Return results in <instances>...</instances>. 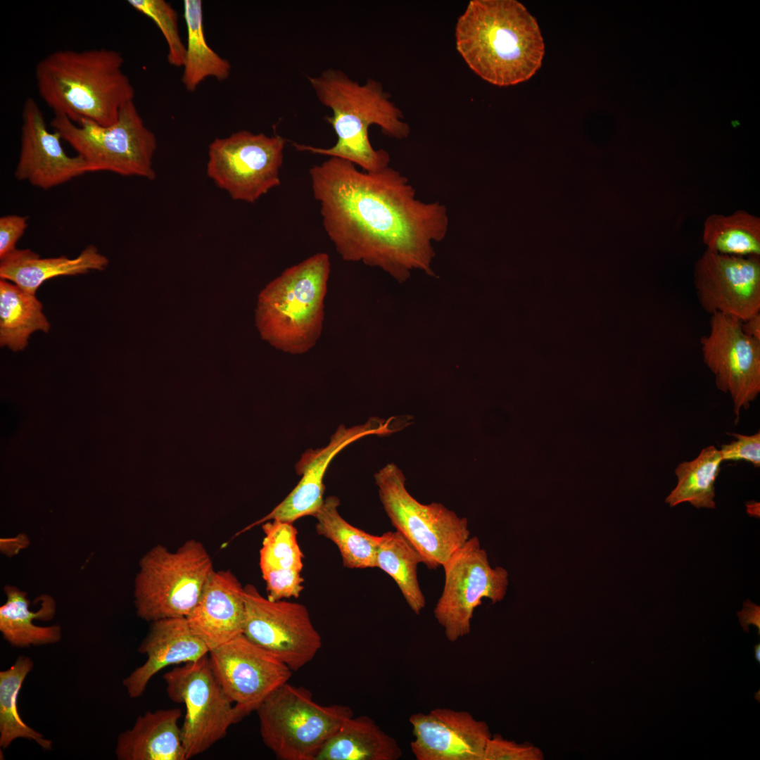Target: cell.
I'll use <instances>...</instances> for the list:
<instances>
[{"instance_id": "ffe728a7", "label": "cell", "mask_w": 760, "mask_h": 760, "mask_svg": "<svg viewBox=\"0 0 760 760\" xmlns=\"http://www.w3.org/2000/svg\"><path fill=\"white\" fill-rule=\"evenodd\" d=\"M209 652L243 634L244 587L230 570H215L186 617Z\"/></svg>"}, {"instance_id": "7402d4cb", "label": "cell", "mask_w": 760, "mask_h": 760, "mask_svg": "<svg viewBox=\"0 0 760 760\" xmlns=\"http://www.w3.org/2000/svg\"><path fill=\"white\" fill-rule=\"evenodd\" d=\"M180 709L147 711L133 727L120 734L115 748L119 760H186Z\"/></svg>"}, {"instance_id": "7a4b0ae2", "label": "cell", "mask_w": 760, "mask_h": 760, "mask_svg": "<svg viewBox=\"0 0 760 760\" xmlns=\"http://www.w3.org/2000/svg\"><path fill=\"white\" fill-rule=\"evenodd\" d=\"M456 49L469 68L499 87L529 80L545 44L536 18L516 0H471L457 19Z\"/></svg>"}, {"instance_id": "d6a6232c", "label": "cell", "mask_w": 760, "mask_h": 760, "mask_svg": "<svg viewBox=\"0 0 760 760\" xmlns=\"http://www.w3.org/2000/svg\"><path fill=\"white\" fill-rule=\"evenodd\" d=\"M262 524L264 538L259 561L262 575L290 570L301 572L304 555L293 523L271 520Z\"/></svg>"}, {"instance_id": "3957f363", "label": "cell", "mask_w": 760, "mask_h": 760, "mask_svg": "<svg viewBox=\"0 0 760 760\" xmlns=\"http://www.w3.org/2000/svg\"><path fill=\"white\" fill-rule=\"evenodd\" d=\"M308 79L319 101L331 110L326 120L334 129L337 141L329 148L298 143L293 144L294 148L346 160L366 172L388 167L390 156L386 151L372 146L369 127L377 125L383 134L396 139L408 137L410 127L382 84L372 79L360 84L343 70L334 68Z\"/></svg>"}, {"instance_id": "d590c367", "label": "cell", "mask_w": 760, "mask_h": 760, "mask_svg": "<svg viewBox=\"0 0 760 760\" xmlns=\"http://www.w3.org/2000/svg\"><path fill=\"white\" fill-rule=\"evenodd\" d=\"M735 440L723 444L719 450L723 461L744 460L760 467V431L752 435L727 433Z\"/></svg>"}, {"instance_id": "e575fe53", "label": "cell", "mask_w": 760, "mask_h": 760, "mask_svg": "<svg viewBox=\"0 0 760 760\" xmlns=\"http://www.w3.org/2000/svg\"><path fill=\"white\" fill-rule=\"evenodd\" d=\"M543 752L529 744H519L498 735L488 740L483 760H542Z\"/></svg>"}, {"instance_id": "f1b7e54d", "label": "cell", "mask_w": 760, "mask_h": 760, "mask_svg": "<svg viewBox=\"0 0 760 760\" xmlns=\"http://www.w3.org/2000/svg\"><path fill=\"white\" fill-rule=\"evenodd\" d=\"M420 563H424L421 555L398 531H388L380 536L375 567L394 580L407 604L416 614H419L426 606L417 576Z\"/></svg>"}, {"instance_id": "6da1fadb", "label": "cell", "mask_w": 760, "mask_h": 760, "mask_svg": "<svg viewBox=\"0 0 760 760\" xmlns=\"http://www.w3.org/2000/svg\"><path fill=\"white\" fill-rule=\"evenodd\" d=\"M309 175L323 227L343 260L379 267L400 282L414 270L434 274L433 243L449 227L445 205L417 198L407 178L389 166L361 171L330 157Z\"/></svg>"}, {"instance_id": "74e56055", "label": "cell", "mask_w": 760, "mask_h": 760, "mask_svg": "<svg viewBox=\"0 0 760 760\" xmlns=\"http://www.w3.org/2000/svg\"><path fill=\"white\" fill-rule=\"evenodd\" d=\"M28 217L8 215L0 217V260H3L17 248L16 243L26 230Z\"/></svg>"}, {"instance_id": "5bb4252c", "label": "cell", "mask_w": 760, "mask_h": 760, "mask_svg": "<svg viewBox=\"0 0 760 760\" xmlns=\"http://www.w3.org/2000/svg\"><path fill=\"white\" fill-rule=\"evenodd\" d=\"M703 360L717 389L730 395L738 418L760 393V341L747 336L741 321L714 313L710 331L701 339Z\"/></svg>"}, {"instance_id": "d6986e66", "label": "cell", "mask_w": 760, "mask_h": 760, "mask_svg": "<svg viewBox=\"0 0 760 760\" xmlns=\"http://www.w3.org/2000/svg\"><path fill=\"white\" fill-rule=\"evenodd\" d=\"M409 721L410 749L417 760H483L491 737L488 724L466 711L436 708Z\"/></svg>"}, {"instance_id": "484cf974", "label": "cell", "mask_w": 760, "mask_h": 760, "mask_svg": "<svg viewBox=\"0 0 760 760\" xmlns=\"http://www.w3.org/2000/svg\"><path fill=\"white\" fill-rule=\"evenodd\" d=\"M36 296L13 283L0 280V344L13 351L25 349L32 334L50 329Z\"/></svg>"}, {"instance_id": "2e32d148", "label": "cell", "mask_w": 760, "mask_h": 760, "mask_svg": "<svg viewBox=\"0 0 760 760\" xmlns=\"http://www.w3.org/2000/svg\"><path fill=\"white\" fill-rule=\"evenodd\" d=\"M694 284L702 308L741 322L760 312V256L706 250L696 262Z\"/></svg>"}, {"instance_id": "52a82bcc", "label": "cell", "mask_w": 760, "mask_h": 760, "mask_svg": "<svg viewBox=\"0 0 760 760\" xmlns=\"http://www.w3.org/2000/svg\"><path fill=\"white\" fill-rule=\"evenodd\" d=\"M265 745L279 760H315L324 743L353 716L348 706H323L311 692L288 682L257 709Z\"/></svg>"}, {"instance_id": "f546056e", "label": "cell", "mask_w": 760, "mask_h": 760, "mask_svg": "<svg viewBox=\"0 0 760 760\" xmlns=\"http://www.w3.org/2000/svg\"><path fill=\"white\" fill-rule=\"evenodd\" d=\"M722 462L719 450L711 445L695 459L679 463L674 471L677 484L665 502L671 507L689 502L697 509L716 508L714 485Z\"/></svg>"}, {"instance_id": "60d3db41", "label": "cell", "mask_w": 760, "mask_h": 760, "mask_svg": "<svg viewBox=\"0 0 760 760\" xmlns=\"http://www.w3.org/2000/svg\"><path fill=\"white\" fill-rule=\"evenodd\" d=\"M741 326L747 336L760 341V312L741 322Z\"/></svg>"}, {"instance_id": "ba28073f", "label": "cell", "mask_w": 760, "mask_h": 760, "mask_svg": "<svg viewBox=\"0 0 760 760\" xmlns=\"http://www.w3.org/2000/svg\"><path fill=\"white\" fill-rule=\"evenodd\" d=\"M51 126L84 159L88 172L156 177L153 158L157 139L145 125L134 100L122 108L116 122L108 126L89 121L76 124L62 115H54Z\"/></svg>"}, {"instance_id": "836d02e7", "label": "cell", "mask_w": 760, "mask_h": 760, "mask_svg": "<svg viewBox=\"0 0 760 760\" xmlns=\"http://www.w3.org/2000/svg\"><path fill=\"white\" fill-rule=\"evenodd\" d=\"M134 9L151 19L162 32L167 45V61L175 67H183L186 45L179 30L176 11L164 0H128Z\"/></svg>"}, {"instance_id": "e0dca14e", "label": "cell", "mask_w": 760, "mask_h": 760, "mask_svg": "<svg viewBox=\"0 0 760 760\" xmlns=\"http://www.w3.org/2000/svg\"><path fill=\"white\" fill-rule=\"evenodd\" d=\"M395 417L383 419L372 417L364 424L346 427L341 424L331 435L324 447L306 450L296 463V470L301 479L271 512L255 522L253 526L265 521L279 520L293 523L305 516H315L324 502V477L334 457L350 443L369 435L387 436L400 430Z\"/></svg>"}, {"instance_id": "ac0fdd59", "label": "cell", "mask_w": 760, "mask_h": 760, "mask_svg": "<svg viewBox=\"0 0 760 760\" xmlns=\"http://www.w3.org/2000/svg\"><path fill=\"white\" fill-rule=\"evenodd\" d=\"M61 134L50 132L44 114L33 98L26 99L22 110L20 149L15 177L47 190L88 173L80 156H69Z\"/></svg>"}, {"instance_id": "83f0119b", "label": "cell", "mask_w": 760, "mask_h": 760, "mask_svg": "<svg viewBox=\"0 0 760 760\" xmlns=\"http://www.w3.org/2000/svg\"><path fill=\"white\" fill-rule=\"evenodd\" d=\"M184 16L187 37L182 82L186 89L195 91L208 77L220 81L227 79L230 63L208 45L205 37L202 1L184 0Z\"/></svg>"}, {"instance_id": "b9f144b4", "label": "cell", "mask_w": 760, "mask_h": 760, "mask_svg": "<svg viewBox=\"0 0 760 760\" xmlns=\"http://www.w3.org/2000/svg\"><path fill=\"white\" fill-rule=\"evenodd\" d=\"M754 657L758 663H760V644L758 643L754 646Z\"/></svg>"}, {"instance_id": "5b68a950", "label": "cell", "mask_w": 760, "mask_h": 760, "mask_svg": "<svg viewBox=\"0 0 760 760\" xmlns=\"http://www.w3.org/2000/svg\"><path fill=\"white\" fill-rule=\"evenodd\" d=\"M330 271L329 255L317 253L270 281L258 296L255 312L262 338L293 355L313 348L322 333Z\"/></svg>"}, {"instance_id": "7c38bea8", "label": "cell", "mask_w": 760, "mask_h": 760, "mask_svg": "<svg viewBox=\"0 0 760 760\" xmlns=\"http://www.w3.org/2000/svg\"><path fill=\"white\" fill-rule=\"evenodd\" d=\"M442 566L444 585L433 614L446 638L455 642L470 633L474 609L483 598L493 604L504 599L508 572L501 566L491 567L476 536L469 538Z\"/></svg>"}, {"instance_id": "cb8c5ba5", "label": "cell", "mask_w": 760, "mask_h": 760, "mask_svg": "<svg viewBox=\"0 0 760 760\" xmlns=\"http://www.w3.org/2000/svg\"><path fill=\"white\" fill-rule=\"evenodd\" d=\"M6 602L0 607V631L11 645L27 647L58 642L61 638V628L58 625L40 626L34 620L50 621L56 614V602L46 594L37 597L39 608L30 609L27 593L15 586L4 588Z\"/></svg>"}, {"instance_id": "8992f818", "label": "cell", "mask_w": 760, "mask_h": 760, "mask_svg": "<svg viewBox=\"0 0 760 760\" xmlns=\"http://www.w3.org/2000/svg\"><path fill=\"white\" fill-rule=\"evenodd\" d=\"M214 571L200 541L189 540L174 551L154 546L141 559L134 581L137 616L149 622L186 617Z\"/></svg>"}, {"instance_id": "4dcf8cb0", "label": "cell", "mask_w": 760, "mask_h": 760, "mask_svg": "<svg viewBox=\"0 0 760 760\" xmlns=\"http://www.w3.org/2000/svg\"><path fill=\"white\" fill-rule=\"evenodd\" d=\"M707 249L723 255L760 256V218L745 210L713 214L704 224Z\"/></svg>"}, {"instance_id": "9c48e42d", "label": "cell", "mask_w": 760, "mask_h": 760, "mask_svg": "<svg viewBox=\"0 0 760 760\" xmlns=\"http://www.w3.org/2000/svg\"><path fill=\"white\" fill-rule=\"evenodd\" d=\"M384 510L396 531L421 555L431 569L442 566L469 538L468 520L443 505H424L405 487L402 471L389 463L374 475Z\"/></svg>"}, {"instance_id": "1f68e13d", "label": "cell", "mask_w": 760, "mask_h": 760, "mask_svg": "<svg viewBox=\"0 0 760 760\" xmlns=\"http://www.w3.org/2000/svg\"><path fill=\"white\" fill-rule=\"evenodd\" d=\"M32 668V661L20 656L8 669L0 672V747L3 749L15 739L26 738L35 741L44 749H51V740L27 726L18 711V693Z\"/></svg>"}, {"instance_id": "4fadbf2b", "label": "cell", "mask_w": 760, "mask_h": 760, "mask_svg": "<svg viewBox=\"0 0 760 760\" xmlns=\"http://www.w3.org/2000/svg\"><path fill=\"white\" fill-rule=\"evenodd\" d=\"M243 634L269 652L293 672L315 657L322 641L302 604L271 600L253 585L244 587Z\"/></svg>"}, {"instance_id": "9a60e30c", "label": "cell", "mask_w": 760, "mask_h": 760, "mask_svg": "<svg viewBox=\"0 0 760 760\" xmlns=\"http://www.w3.org/2000/svg\"><path fill=\"white\" fill-rule=\"evenodd\" d=\"M208 655L211 668L240 721L256 711L293 673L243 634L210 650Z\"/></svg>"}, {"instance_id": "8d00e7d4", "label": "cell", "mask_w": 760, "mask_h": 760, "mask_svg": "<svg viewBox=\"0 0 760 760\" xmlns=\"http://www.w3.org/2000/svg\"><path fill=\"white\" fill-rule=\"evenodd\" d=\"M262 576L266 583L267 597L271 600L297 598L304 588V578L298 571L270 572Z\"/></svg>"}, {"instance_id": "8fae6325", "label": "cell", "mask_w": 760, "mask_h": 760, "mask_svg": "<svg viewBox=\"0 0 760 760\" xmlns=\"http://www.w3.org/2000/svg\"><path fill=\"white\" fill-rule=\"evenodd\" d=\"M286 140L241 130L208 146V176L236 201L255 203L281 184Z\"/></svg>"}, {"instance_id": "44dd1931", "label": "cell", "mask_w": 760, "mask_h": 760, "mask_svg": "<svg viewBox=\"0 0 760 760\" xmlns=\"http://www.w3.org/2000/svg\"><path fill=\"white\" fill-rule=\"evenodd\" d=\"M138 652L147 656L146 662L122 682L132 698L142 695L150 680L162 669L195 661L208 654L209 649L191 629L186 618L178 617L151 622Z\"/></svg>"}, {"instance_id": "4316f807", "label": "cell", "mask_w": 760, "mask_h": 760, "mask_svg": "<svg viewBox=\"0 0 760 760\" xmlns=\"http://www.w3.org/2000/svg\"><path fill=\"white\" fill-rule=\"evenodd\" d=\"M339 499L334 495L324 500L317 519L316 531L338 547L344 566L349 569L375 567L380 536L369 534L347 522L339 514Z\"/></svg>"}, {"instance_id": "30bf717a", "label": "cell", "mask_w": 760, "mask_h": 760, "mask_svg": "<svg viewBox=\"0 0 760 760\" xmlns=\"http://www.w3.org/2000/svg\"><path fill=\"white\" fill-rule=\"evenodd\" d=\"M163 678L170 699L185 706L181 728L186 760L207 751L240 721L211 668L208 654L172 669Z\"/></svg>"}, {"instance_id": "277c9868", "label": "cell", "mask_w": 760, "mask_h": 760, "mask_svg": "<svg viewBox=\"0 0 760 760\" xmlns=\"http://www.w3.org/2000/svg\"><path fill=\"white\" fill-rule=\"evenodd\" d=\"M123 64L121 53L113 49L56 51L36 65L37 88L54 115L76 124L89 121L108 126L134 97Z\"/></svg>"}, {"instance_id": "ab89813d", "label": "cell", "mask_w": 760, "mask_h": 760, "mask_svg": "<svg viewBox=\"0 0 760 760\" xmlns=\"http://www.w3.org/2000/svg\"><path fill=\"white\" fill-rule=\"evenodd\" d=\"M30 543V540L24 534H20L14 538H1V552L8 555L13 556L21 550L25 548Z\"/></svg>"}, {"instance_id": "603a6c76", "label": "cell", "mask_w": 760, "mask_h": 760, "mask_svg": "<svg viewBox=\"0 0 760 760\" xmlns=\"http://www.w3.org/2000/svg\"><path fill=\"white\" fill-rule=\"evenodd\" d=\"M108 259L93 245L87 246L78 256L41 258L30 249H16L1 260L0 277L27 293L35 295L46 280L61 277L82 274L91 270H103Z\"/></svg>"}, {"instance_id": "d4e9b609", "label": "cell", "mask_w": 760, "mask_h": 760, "mask_svg": "<svg viewBox=\"0 0 760 760\" xmlns=\"http://www.w3.org/2000/svg\"><path fill=\"white\" fill-rule=\"evenodd\" d=\"M403 754L395 738L367 716L345 721L315 760H397Z\"/></svg>"}, {"instance_id": "f35d334b", "label": "cell", "mask_w": 760, "mask_h": 760, "mask_svg": "<svg viewBox=\"0 0 760 760\" xmlns=\"http://www.w3.org/2000/svg\"><path fill=\"white\" fill-rule=\"evenodd\" d=\"M737 615L745 632L749 633V626L752 624L758 628V635H760V607L759 605L747 600L743 603L742 610L737 612Z\"/></svg>"}]
</instances>
